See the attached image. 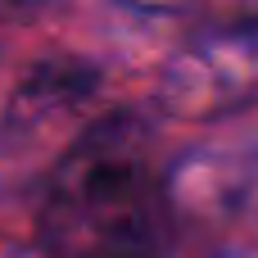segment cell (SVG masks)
<instances>
[{
	"instance_id": "cell-1",
	"label": "cell",
	"mask_w": 258,
	"mask_h": 258,
	"mask_svg": "<svg viewBox=\"0 0 258 258\" xmlns=\"http://www.w3.org/2000/svg\"><path fill=\"white\" fill-rule=\"evenodd\" d=\"M172 222V181L150 132L113 113L54 159L36 236L45 258H168Z\"/></svg>"
},
{
	"instance_id": "cell-2",
	"label": "cell",
	"mask_w": 258,
	"mask_h": 258,
	"mask_svg": "<svg viewBox=\"0 0 258 258\" xmlns=\"http://www.w3.org/2000/svg\"><path fill=\"white\" fill-rule=\"evenodd\" d=\"M154 95L181 122L258 109V14H227L195 27L163 59Z\"/></svg>"
},
{
	"instance_id": "cell-3",
	"label": "cell",
	"mask_w": 258,
	"mask_h": 258,
	"mask_svg": "<svg viewBox=\"0 0 258 258\" xmlns=\"http://www.w3.org/2000/svg\"><path fill=\"white\" fill-rule=\"evenodd\" d=\"M213 258H258V245H231V249H222Z\"/></svg>"
}]
</instances>
